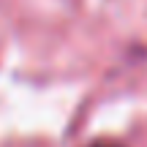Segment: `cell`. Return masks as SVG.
<instances>
[{
	"label": "cell",
	"mask_w": 147,
	"mask_h": 147,
	"mask_svg": "<svg viewBox=\"0 0 147 147\" xmlns=\"http://www.w3.org/2000/svg\"><path fill=\"white\" fill-rule=\"evenodd\" d=\"M90 147H123V144H115V142H95V144H90Z\"/></svg>",
	"instance_id": "obj_1"
}]
</instances>
